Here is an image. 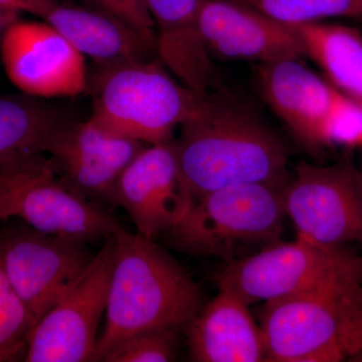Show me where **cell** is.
Segmentation results:
<instances>
[{
    "instance_id": "cell-1",
    "label": "cell",
    "mask_w": 362,
    "mask_h": 362,
    "mask_svg": "<svg viewBox=\"0 0 362 362\" xmlns=\"http://www.w3.org/2000/svg\"><path fill=\"white\" fill-rule=\"evenodd\" d=\"M181 177L194 204L221 188L269 182L288 175L290 149L242 99L218 87L180 127Z\"/></svg>"
},
{
    "instance_id": "cell-2",
    "label": "cell",
    "mask_w": 362,
    "mask_h": 362,
    "mask_svg": "<svg viewBox=\"0 0 362 362\" xmlns=\"http://www.w3.org/2000/svg\"><path fill=\"white\" fill-rule=\"evenodd\" d=\"M106 323L92 361L121 340L156 328L185 325L204 307L201 288L156 240L121 228L114 235Z\"/></svg>"
},
{
    "instance_id": "cell-3",
    "label": "cell",
    "mask_w": 362,
    "mask_h": 362,
    "mask_svg": "<svg viewBox=\"0 0 362 362\" xmlns=\"http://www.w3.org/2000/svg\"><path fill=\"white\" fill-rule=\"evenodd\" d=\"M96 66L88 81L90 117L114 134L146 145L173 140L204 94L182 84L159 59Z\"/></svg>"
},
{
    "instance_id": "cell-4",
    "label": "cell",
    "mask_w": 362,
    "mask_h": 362,
    "mask_svg": "<svg viewBox=\"0 0 362 362\" xmlns=\"http://www.w3.org/2000/svg\"><path fill=\"white\" fill-rule=\"evenodd\" d=\"M266 361L337 362L362 351V282L265 302Z\"/></svg>"
},
{
    "instance_id": "cell-5",
    "label": "cell",
    "mask_w": 362,
    "mask_h": 362,
    "mask_svg": "<svg viewBox=\"0 0 362 362\" xmlns=\"http://www.w3.org/2000/svg\"><path fill=\"white\" fill-rule=\"evenodd\" d=\"M288 176L209 192L162 238L177 251L218 257L226 263L239 259L238 254L247 247L277 242L286 216L283 194Z\"/></svg>"
},
{
    "instance_id": "cell-6",
    "label": "cell",
    "mask_w": 362,
    "mask_h": 362,
    "mask_svg": "<svg viewBox=\"0 0 362 362\" xmlns=\"http://www.w3.org/2000/svg\"><path fill=\"white\" fill-rule=\"evenodd\" d=\"M218 290L251 306L331 286L362 282V257L345 247L297 238L275 242L252 256L228 262L216 277Z\"/></svg>"
},
{
    "instance_id": "cell-7",
    "label": "cell",
    "mask_w": 362,
    "mask_h": 362,
    "mask_svg": "<svg viewBox=\"0 0 362 362\" xmlns=\"http://www.w3.org/2000/svg\"><path fill=\"white\" fill-rule=\"evenodd\" d=\"M283 199L297 238L325 247L362 243V177L349 164L300 162Z\"/></svg>"
},
{
    "instance_id": "cell-8",
    "label": "cell",
    "mask_w": 362,
    "mask_h": 362,
    "mask_svg": "<svg viewBox=\"0 0 362 362\" xmlns=\"http://www.w3.org/2000/svg\"><path fill=\"white\" fill-rule=\"evenodd\" d=\"M114 257L113 235L104 240L89 266L33 328L25 361H92L98 327L106 313Z\"/></svg>"
},
{
    "instance_id": "cell-9",
    "label": "cell",
    "mask_w": 362,
    "mask_h": 362,
    "mask_svg": "<svg viewBox=\"0 0 362 362\" xmlns=\"http://www.w3.org/2000/svg\"><path fill=\"white\" fill-rule=\"evenodd\" d=\"M88 245L40 233L28 225L0 233L2 266L33 327L94 259Z\"/></svg>"
},
{
    "instance_id": "cell-10",
    "label": "cell",
    "mask_w": 362,
    "mask_h": 362,
    "mask_svg": "<svg viewBox=\"0 0 362 362\" xmlns=\"http://www.w3.org/2000/svg\"><path fill=\"white\" fill-rule=\"evenodd\" d=\"M4 71L23 94L76 97L88 89L85 57L45 21H14L0 49Z\"/></svg>"
},
{
    "instance_id": "cell-11",
    "label": "cell",
    "mask_w": 362,
    "mask_h": 362,
    "mask_svg": "<svg viewBox=\"0 0 362 362\" xmlns=\"http://www.w3.org/2000/svg\"><path fill=\"white\" fill-rule=\"evenodd\" d=\"M146 144L114 134L93 117L66 125L49 147L54 173L66 187L84 199L115 206L117 182Z\"/></svg>"
},
{
    "instance_id": "cell-12",
    "label": "cell",
    "mask_w": 362,
    "mask_h": 362,
    "mask_svg": "<svg viewBox=\"0 0 362 362\" xmlns=\"http://www.w3.org/2000/svg\"><path fill=\"white\" fill-rule=\"evenodd\" d=\"M192 204L181 177L175 140L146 145L117 182L115 206L122 207L147 239L163 237Z\"/></svg>"
},
{
    "instance_id": "cell-13",
    "label": "cell",
    "mask_w": 362,
    "mask_h": 362,
    "mask_svg": "<svg viewBox=\"0 0 362 362\" xmlns=\"http://www.w3.org/2000/svg\"><path fill=\"white\" fill-rule=\"evenodd\" d=\"M199 28L213 59L262 65L307 58L291 25L233 0H202Z\"/></svg>"
},
{
    "instance_id": "cell-14",
    "label": "cell",
    "mask_w": 362,
    "mask_h": 362,
    "mask_svg": "<svg viewBox=\"0 0 362 362\" xmlns=\"http://www.w3.org/2000/svg\"><path fill=\"white\" fill-rule=\"evenodd\" d=\"M11 218L33 230L90 244L115 235L122 226L108 207L88 201L57 177L52 164L8 188Z\"/></svg>"
},
{
    "instance_id": "cell-15",
    "label": "cell",
    "mask_w": 362,
    "mask_h": 362,
    "mask_svg": "<svg viewBox=\"0 0 362 362\" xmlns=\"http://www.w3.org/2000/svg\"><path fill=\"white\" fill-rule=\"evenodd\" d=\"M74 120L45 99L0 95V187H13L49 168L52 141Z\"/></svg>"
},
{
    "instance_id": "cell-16",
    "label": "cell",
    "mask_w": 362,
    "mask_h": 362,
    "mask_svg": "<svg viewBox=\"0 0 362 362\" xmlns=\"http://www.w3.org/2000/svg\"><path fill=\"white\" fill-rule=\"evenodd\" d=\"M284 59L258 65L257 87L264 101L300 142L323 146L322 130L335 88L302 63Z\"/></svg>"
},
{
    "instance_id": "cell-17",
    "label": "cell",
    "mask_w": 362,
    "mask_h": 362,
    "mask_svg": "<svg viewBox=\"0 0 362 362\" xmlns=\"http://www.w3.org/2000/svg\"><path fill=\"white\" fill-rule=\"evenodd\" d=\"M187 338L190 361L195 362L266 361L261 327L249 305L230 293L218 296L182 327Z\"/></svg>"
},
{
    "instance_id": "cell-18",
    "label": "cell",
    "mask_w": 362,
    "mask_h": 362,
    "mask_svg": "<svg viewBox=\"0 0 362 362\" xmlns=\"http://www.w3.org/2000/svg\"><path fill=\"white\" fill-rule=\"evenodd\" d=\"M40 18L54 26L95 65L157 57L156 37L89 6H76L61 0L49 7Z\"/></svg>"
},
{
    "instance_id": "cell-19",
    "label": "cell",
    "mask_w": 362,
    "mask_h": 362,
    "mask_svg": "<svg viewBox=\"0 0 362 362\" xmlns=\"http://www.w3.org/2000/svg\"><path fill=\"white\" fill-rule=\"evenodd\" d=\"M291 26L307 58L320 66L328 82L362 104V33L322 21Z\"/></svg>"
},
{
    "instance_id": "cell-20",
    "label": "cell",
    "mask_w": 362,
    "mask_h": 362,
    "mask_svg": "<svg viewBox=\"0 0 362 362\" xmlns=\"http://www.w3.org/2000/svg\"><path fill=\"white\" fill-rule=\"evenodd\" d=\"M288 25L362 16V0H233Z\"/></svg>"
},
{
    "instance_id": "cell-21",
    "label": "cell",
    "mask_w": 362,
    "mask_h": 362,
    "mask_svg": "<svg viewBox=\"0 0 362 362\" xmlns=\"http://www.w3.org/2000/svg\"><path fill=\"white\" fill-rule=\"evenodd\" d=\"M33 321L14 292L0 258V362L14 361L26 350Z\"/></svg>"
},
{
    "instance_id": "cell-22",
    "label": "cell",
    "mask_w": 362,
    "mask_h": 362,
    "mask_svg": "<svg viewBox=\"0 0 362 362\" xmlns=\"http://www.w3.org/2000/svg\"><path fill=\"white\" fill-rule=\"evenodd\" d=\"M180 327L142 331L117 343L103 356L105 362H168L175 361Z\"/></svg>"
},
{
    "instance_id": "cell-23",
    "label": "cell",
    "mask_w": 362,
    "mask_h": 362,
    "mask_svg": "<svg viewBox=\"0 0 362 362\" xmlns=\"http://www.w3.org/2000/svg\"><path fill=\"white\" fill-rule=\"evenodd\" d=\"M322 142L323 146L362 147V104L337 88L324 122Z\"/></svg>"
},
{
    "instance_id": "cell-24",
    "label": "cell",
    "mask_w": 362,
    "mask_h": 362,
    "mask_svg": "<svg viewBox=\"0 0 362 362\" xmlns=\"http://www.w3.org/2000/svg\"><path fill=\"white\" fill-rule=\"evenodd\" d=\"M88 6L128 23L149 37H156V26L146 0H85Z\"/></svg>"
},
{
    "instance_id": "cell-25",
    "label": "cell",
    "mask_w": 362,
    "mask_h": 362,
    "mask_svg": "<svg viewBox=\"0 0 362 362\" xmlns=\"http://www.w3.org/2000/svg\"><path fill=\"white\" fill-rule=\"evenodd\" d=\"M59 1L61 0H0V6L42 18L49 7Z\"/></svg>"
},
{
    "instance_id": "cell-26",
    "label": "cell",
    "mask_w": 362,
    "mask_h": 362,
    "mask_svg": "<svg viewBox=\"0 0 362 362\" xmlns=\"http://www.w3.org/2000/svg\"><path fill=\"white\" fill-rule=\"evenodd\" d=\"M18 16L20 13L18 11L0 6V49H1L2 40L7 28L13 25L14 21L18 20Z\"/></svg>"
},
{
    "instance_id": "cell-27",
    "label": "cell",
    "mask_w": 362,
    "mask_h": 362,
    "mask_svg": "<svg viewBox=\"0 0 362 362\" xmlns=\"http://www.w3.org/2000/svg\"><path fill=\"white\" fill-rule=\"evenodd\" d=\"M11 218L9 209V192L0 187V221Z\"/></svg>"
}]
</instances>
